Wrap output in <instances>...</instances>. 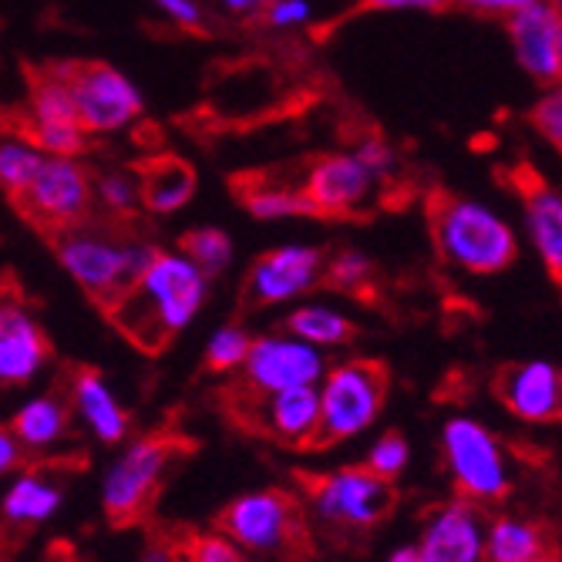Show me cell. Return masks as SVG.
I'll list each match as a JSON object with an SVG mask.
<instances>
[{"mask_svg": "<svg viewBox=\"0 0 562 562\" xmlns=\"http://www.w3.org/2000/svg\"><path fill=\"white\" fill-rule=\"evenodd\" d=\"M210 296V277L182 249H156L135 286L112 306V324L145 353L179 337Z\"/></svg>", "mask_w": 562, "mask_h": 562, "instance_id": "1", "label": "cell"}, {"mask_svg": "<svg viewBox=\"0 0 562 562\" xmlns=\"http://www.w3.org/2000/svg\"><path fill=\"white\" fill-rule=\"evenodd\" d=\"M438 257L469 277L505 273L519 257V233L495 206L469 195H435L428 206Z\"/></svg>", "mask_w": 562, "mask_h": 562, "instance_id": "2", "label": "cell"}, {"mask_svg": "<svg viewBox=\"0 0 562 562\" xmlns=\"http://www.w3.org/2000/svg\"><path fill=\"white\" fill-rule=\"evenodd\" d=\"M50 239H55V257L61 270L105 314L135 286V280L145 273L148 260L159 249L145 239L122 236L109 226H91L88 220L55 233Z\"/></svg>", "mask_w": 562, "mask_h": 562, "instance_id": "3", "label": "cell"}, {"mask_svg": "<svg viewBox=\"0 0 562 562\" xmlns=\"http://www.w3.org/2000/svg\"><path fill=\"white\" fill-rule=\"evenodd\" d=\"M220 532H226L239 549L267 559L293 562L311 552L303 505L283 488L246 492L233 498L220 516Z\"/></svg>", "mask_w": 562, "mask_h": 562, "instance_id": "4", "label": "cell"}, {"mask_svg": "<svg viewBox=\"0 0 562 562\" xmlns=\"http://www.w3.org/2000/svg\"><path fill=\"white\" fill-rule=\"evenodd\" d=\"M182 448V438L145 435L122 451V458L105 475V485H101V508H105L112 526H132L148 513Z\"/></svg>", "mask_w": 562, "mask_h": 562, "instance_id": "5", "label": "cell"}, {"mask_svg": "<svg viewBox=\"0 0 562 562\" xmlns=\"http://www.w3.org/2000/svg\"><path fill=\"white\" fill-rule=\"evenodd\" d=\"M387 397V371L378 361H344L327 368L321 381V435L314 448H330L364 435L384 407Z\"/></svg>", "mask_w": 562, "mask_h": 562, "instance_id": "6", "label": "cell"}, {"mask_svg": "<svg viewBox=\"0 0 562 562\" xmlns=\"http://www.w3.org/2000/svg\"><path fill=\"white\" fill-rule=\"evenodd\" d=\"M14 206L27 223L55 236L88 220L94 206V179L78 156H47Z\"/></svg>", "mask_w": 562, "mask_h": 562, "instance_id": "7", "label": "cell"}, {"mask_svg": "<svg viewBox=\"0 0 562 562\" xmlns=\"http://www.w3.org/2000/svg\"><path fill=\"white\" fill-rule=\"evenodd\" d=\"M306 498H311L321 522H327L334 529H350V532L374 529L394 508L391 479L371 472L368 465L364 469H337V472L311 479Z\"/></svg>", "mask_w": 562, "mask_h": 562, "instance_id": "8", "label": "cell"}, {"mask_svg": "<svg viewBox=\"0 0 562 562\" xmlns=\"http://www.w3.org/2000/svg\"><path fill=\"white\" fill-rule=\"evenodd\" d=\"M58 68L71 85L78 119L91 135L122 132L145 112L138 85L119 68L101 61H61Z\"/></svg>", "mask_w": 562, "mask_h": 562, "instance_id": "9", "label": "cell"}, {"mask_svg": "<svg viewBox=\"0 0 562 562\" xmlns=\"http://www.w3.org/2000/svg\"><path fill=\"white\" fill-rule=\"evenodd\" d=\"M445 465L465 498L495 502L508 492V465L505 451L495 435L475 418H451L441 428Z\"/></svg>", "mask_w": 562, "mask_h": 562, "instance_id": "10", "label": "cell"}, {"mask_svg": "<svg viewBox=\"0 0 562 562\" xmlns=\"http://www.w3.org/2000/svg\"><path fill=\"white\" fill-rule=\"evenodd\" d=\"M327 374L324 350L300 340L296 334H263L252 340L243 364L246 394H273L300 384H321Z\"/></svg>", "mask_w": 562, "mask_h": 562, "instance_id": "11", "label": "cell"}, {"mask_svg": "<svg viewBox=\"0 0 562 562\" xmlns=\"http://www.w3.org/2000/svg\"><path fill=\"white\" fill-rule=\"evenodd\" d=\"M327 277V257L311 243H283L252 260L246 273V300L252 306H280L311 293Z\"/></svg>", "mask_w": 562, "mask_h": 562, "instance_id": "12", "label": "cell"}, {"mask_svg": "<svg viewBox=\"0 0 562 562\" xmlns=\"http://www.w3.org/2000/svg\"><path fill=\"white\" fill-rule=\"evenodd\" d=\"M252 401L243 407L249 415V428L260 431L286 448H314L321 435V384H300L273 394H249Z\"/></svg>", "mask_w": 562, "mask_h": 562, "instance_id": "13", "label": "cell"}, {"mask_svg": "<svg viewBox=\"0 0 562 562\" xmlns=\"http://www.w3.org/2000/svg\"><path fill=\"white\" fill-rule=\"evenodd\" d=\"M381 179L371 166L357 156V148L330 151L321 156L311 169L303 172V189L317 206V216H347L364 210Z\"/></svg>", "mask_w": 562, "mask_h": 562, "instance_id": "14", "label": "cell"}, {"mask_svg": "<svg viewBox=\"0 0 562 562\" xmlns=\"http://www.w3.org/2000/svg\"><path fill=\"white\" fill-rule=\"evenodd\" d=\"M425 562H488V529L472 498H454L428 513L415 546Z\"/></svg>", "mask_w": 562, "mask_h": 562, "instance_id": "15", "label": "cell"}, {"mask_svg": "<svg viewBox=\"0 0 562 562\" xmlns=\"http://www.w3.org/2000/svg\"><path fill=\"white\" fill-rule=\"evenodd\" d=\"M495 397L519 422L555 425L562 422V368L549 361L508 364L495 374Z\"/></svg>", "mask_w": 562, "mask_h": 562, "instance_id": "16", "label": "cell"}, {"mask_svg": "<svg viewBox=\"0 0 562 562\" xmlns=\"http://www.w3.org/2000/svg\"><path fill=\"white\" fill-rule=\"evenodd\" d=\"M508 44L519 68L539 81V85H555L562 81V65H559V44H562V18L549 0H536V4L522 8L519 14L505 18Z\"/></svg>", "mask_w": 562, "mask_h": 562, "instance_id": "17", "label": "cell"}, {"mask_svg": "<svg viewBox=\"0 0 562 562\" xmlns=\"http://www.w3.org/2000/svg\"><path fill=\"white\" fill-rule=\"evenodd\" d=\"M50 361V340L24 303L8 300L0 311V378L8 387L34 381Z\"/></svg>", "mask_w": 562, "mask_h": 562, "instance_id": "18", "label": "cell"}, {"mask_svg": "<svg viewBox=\"0 0 562 562\" xmlns=\"http://www.w3.org/2000/svg\"><path fill=\"white\" fill-rule=\"evenodd\" d=\"M68 397L75 415L88 425V431L101 441V445H119L128 431V412L122 407V401L115 397V391L109 387V381L98 371L78 368L68 381Z\"/></svg>", "mask_w": 562, "mask_h": 562, "instance_id": "19", "label": "cell"}, {"mask_svg": "<svg viewBox=\"0 0 562 562\" xmlns=\"http://www.w3.org/2000/svg\"><path fill=\"white\" fill-rule=\"evenodd\" d=\"M522 220L536 257L549 277L562 283V192L542 182L529 186L522 195Z\"/></svg>", "mask_w": 562, "mask_h": 562, "instance_id": "20", "label": "cell"}, {"mask_svg": "<svg viewBox=\"0 0 562 562\" xmlns=\"http://www.w3.org/2000/svg\"><path fill=\"white\" fill-rule=\"evenodd\" d=\"M145 213L172 216L182 213L195 195V172L179 156H156L138 169Z\"/></svg>", "mask_w": 562, "mask_h": 562, "instance_id": "21", "label": "cell"}, {"mask_svg": "<svg viewBox=\"0 0 562 562\" xmlns=\"http://www.w3.org/2000/svg\"><path fill=\"white\" fill-rule=\"evenodd\" d=\"M71 425V397L61 394H37L21 404V412L11 418V431L21 438L27 451H47L55 448Z\"/></svg>", "mask_w": 562, "mask_h": 562, "instance_id": "22", "label": "cell"}, {"mask_svg": "<svg viewBox=\"0 0 562 562\" xmlns=\"http://www.w3.org/2000/svg\"><path fill=\"white\" fill-rule=\"evenodd\" d=\"M243 210L260 223H283V220H311L317 216V206L311 202L300 182H280V179H257L252 186L239 189Z\"/></svg>", "mask_w": 562, "mask_h": 562, "instance_id": "23", "label": "cell"}, {"mask_svg": "<svg viewBox=\"0 0 562 562\" xmlns=\"http://www.w3.org/2000/svg\"><path fill=\"white\" fill-rule=\"evenodd\" d=\"M61 485L55 479H47L44 472H21L8 495H4V519L8 526H41L61 508Z\"/></svg>", "mask_w": 562, "mask_h": 562, "instance_id": "24", "label": "cell"}, {"mask_svg": "<svg viewBox=\"0 0 562 562\" xmlns=\"http://www.w3.org/2000/svg\"><path fill=\"white\" fill-rule=\"evenodd\" d=\"M290 334H296L300 340L314 344L321 350L327 347H344L353 337V321L347 314H340L330 303H300L286 314L283 324Z\"/></svg>", "mask_w": 562, "mask_h": 562, "instance_id": "25", "label": "cell"}, {"mask_svg": "<svg viewBox=\"0 0 562 562\" xmlns=\"http://www.w3.org/2000/svg\"><path fill=\"white\" fill-rule=\"evenodd\" d=\"M44 159H47V151L41 145H34L24 132L8 128L4 142H0V186H4L11 202L31 186Z\"/></svg>", "mask_w": 562, "mask_h": 562, "instance_id": "26", "label": "cell"}, {"mask_svg": "<svg viewBox=\"0 0 562 562\" xmlns=\"http://www.w3.org/2000/svg\"><path fill=\"white\" fill-rule=\"evenodd\" d=\"M546 552V532L536 522L498 519L488 526V562H526Z\"/></svg>", "mask_w": 562, "mask_h": 562, "instance_id": "27", "label": "cell"}, {"mask_svg": "<svg viewBox=\"0 0 562 562\" xmlns=\"http://www.w3.org/2000/svg\"><path fill=\"white\" fill-rule=\"evenodd\" d=\"M179 249L206 273L210 280L223 277L233 267V239L216 226H195L179 239Z\"/></svg>", "mask_w": 562, "mask_h": 562, "instance_id": "28", "label": "cell"}, {"mask_svg": "<svg viewBox=\"0 0 562 562\" xmlns=\"http://www.w3.org/2000/svg\"><path fill=\"white\" fill-rule=\"evenodd\" d=\"M94 202L109 216L115 220H128L138 210H145V199H142V179L138 172H122V169H109L94 176Z\"/></svg>", "mask_w": 562, "mask_h": 562, "instance_id": "29", "label": "cell"}, {"mask_svg": "<svg viewBox=\"0 0 562 562\" xmlns=\"http://www.w3.org/2000/svg\"><path fill=\"white\" fill-rule=\"evenodd\" d=\"M34 145H41L47 156H81L88 148V128L81 122H18Z\"/></svg>", "mask_w": 562, "mask_h": 562, "instance_id": "30", "label": "cell"}, {"mask_svg": "<svg viewBox=\"0 0 562 562\" xmlns=\"http://www.w3.org/2000/svg\"><path fill=\"white\" fill-rule=\"evenodd\" d=\"M252 340H257V337H249V330H243L239 324H223V327L206 340V368H210L213 374L243 371Z\"/></svg>", "mask_w": 562, "mask_h": 562, "instance_id": "31", "label": "cell"}, {"mask_svg": "<svg viewBox=\"0 0 562 562\" xmlns=\"http://www.w3.org/2000/svg\"><path fill=\"white\" fill-rule=\"evenodd\" d=\"M371 280H374V260L368 257L364 249L344 246V249H337L334 257L327 260L324 283L340 290V293H361Z\"/></svg>", "mask_w": 562, "mask_h": 562, "instance_id": "32", "label": "cell"}, {"mask_svg": "<svg viewBox=\"0 0 562 562\" xmlns=\"http://www.w3.org/2000/svg\"><path fill=\"white\" fill-rule=\"evenodd\" d=\"M532 128L562 156V81L546 85V91L536 98V105L529 112Z\"/></svg>", "mask_w": 562, "mask_h": 562, "instance_id": "33", "label": "cell"}, {"mask_svg": "<svg viewBox=\"0 0 562 562\" xmlns=\"http://www.w3.org/2000/svg\"><path fill=\"white\" fill-rule=\"evenodd\" d=\"M407 458H412V451H407L404 435L401 431H387V435H381L374 441V448L368 454V469L394 482L407 469Z\"/></svg>", "mask_w": 562, "mask_h": 562, "instance_id": "34", "label": "cell"}, {"mask_svg": "<svg viewBox=\"0 0 562 562\" xmlns=\"http://www.w3.org/2000/svg\"><path fill=\"white\" fill-rule=\"evenodd\" d=\"M186 562H243V555L226 532H202L189 536Z\"/></svg>", "mask_w": 562, "mask_h": 562, "instance_id": "35", "label": "cell"}, {"mask_svg": "<svg viewBox=\"0 0 562 562\" xmlns=\"http://www.w3.org/2000/svg\"><path fill=\"white\" fill-rule=\"evenodd\" d=\"M267 24L277 31H293V27H306L314 18L311 0H273V4L263 11Z\"/></svg>", "mask_w": 562, "mask_h": 562, "instance_id": "36", "label": "cell"}, {"mask_svg": "<svg viewBox=\"0 0 562 562\" xmlns=\"http://www.w3.org/2000/svg\"><path fill=\"white\" fill-rule=\"evenodd\" d=\"M353 148H357V156H361V159L371 166V172H374L381 182L391 179V176L397 172V151H394L384 138L371 135V138H361Z\"/></svg>", "mask_w": 562, "mask_h": 562, "instance_id": "37", "label": "cell"}, {"mask_svg": "<svg viewBox=\"0 0 562 562\" xmlns=\"http://www.w3.org/2000/svg\"><path fill=\"white\" fill-rule=\"evenodd\" d=\"M151 8L182 31H199L206 24V11H202L199 0H151Z\"/></svg>", "mask_w": 562, "mask_h": 562, "instance_id": "38", "label": "cell"}, {"mask_svg": "<svg viewBox=\"0 0 562 562\" xmlns=\"http://www.w3.org/2000/svg\"><path fill=\"white\" fill-rule=\"evenodd\" d=\"M189 539L182 532H159L151 536L138 555V562H186Z\"/></svg>", "mask_w": 562, "mask_h": 562, "instance_id": "39", "label": "cell"}, {"mask_svg": "<svg viewBox=\"0 0 562 562\" xmlns=\"http://www.w3.org/2000/svg\"><path fill=\"white\" fill-rule=\"evenodd\" d=\"M361 4L378 14H435L448 0H361Z\"/></svg>", "mask_w": 562, "mask_h": 562, "instance_id": "40", "label": "cell"}, {"mask_svg": "<svg viewBox=\"0 0 562 562\" xmlns=\"http://www.w3.org/2000/svg\"><path fill=\"white\" fill-rule=\"evenodd\" d=\"M454 4L472 14H485V18H513L522 8L536 4V0H454Z\"/></svg>", "mask_w": 562, "mask_h": 562, "instance_id": "41", "label": "cell"}, {"mask_svg": "<svg viewBox=\"0 0 562 562\" xmlns=\"http://www.w3.org/2000/svg\"><path fill=\"white\" fill-rule=\"evenodd\" d=\"M24 445H21V438L11 431V428H4V435H0V472H14L21 462H24Z\"/></svg>", "mask_w": 562, "mask_h": 562, "instance_id": "42", "label": "cell"}, {"mask_svg": "<svg viewBox=\"0 0 562 562\" xmlns=\"http://www.w3.org/2000/svg\"><path fill=\"white\" fill-rule=\"evenodd\" d=\"M387 562H425L418 549H397Z\"/></svg>", "mask_w": 562, "mask_h": 562, "instance_id": "43", "label": "cell"}, {"mask_svg": "<svg viewBox=\"0 0 562 562\" xmlns=\"http://www.w3.org/2000/svg\"><path fill=\"white\" fill-rule=\"evenodd\" d=\"M270 4H273V0H252V8H257V14H263Z\"/></svg>", "mask_w": 562, "mask_h": 562, "instance_id": "44", "label": "cell"}, {"mask_svg": "<svg viewBox=\"0 0 562 562\" xmlns=\"http://www.w3.org/2000/svg\"><path fill=\"white\" fill-rule=\"evenodd\" d=\"M526 562H559L555 555H549V552H542V555H536V559H526Z\"/></svg>", "mask_w": 562, "mask_h": 562, "instance_id": "45", "label": "cell"}, {"mask_svg": "<svg viewBox=\"0 0 562 562\" xmlns=\"http://www.w3.org/2000/svg\"><path fill=\"white\" fill-rule=\"evenodd\" d=\"M549 4H552V8H555V14L562 18V0H549Z\"/></svg>", "mask_w": 562, "mask_h": 562, "instance_id": "46", "label": "cell"}, {"mask_svg": "<svg viewBox=\"0 0 562 562\" xmlns=\"http://www.w3.org/2000/svg\"><path fill=\"white\" fill-rule=\"evenodd\" d=\"M559 65H562V44H559Z\"/></svg>", "mask_w": 562, "mask_h": 562, "instance_id": "47", "label": "cell"}]
</instances>
